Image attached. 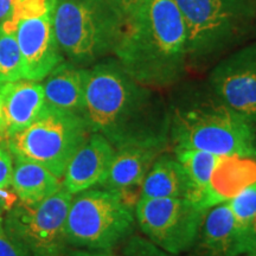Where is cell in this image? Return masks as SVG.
Here are the masks:
<instances>
[{
    "instance_id": "19",
    "label": "cell",
    "mask_w": 256,
    "mask_h": 256,
    "mask_svg": "<svg viewBox=\"0 0 256 256\" xmlns=\"http://www.w3.org/2000/svg\"><path fill=\"white\" fill-rule=\"evenodd\" d=\"M188 190V178L182 165L174 156L162 152L147 172L139 198L186 197Z\"/></svg>"
},
{
    "instance_id": "28",
    "label": "cell",
    "mask_w": 256,
    "mask_h": 256,
    "mask_svg": "<svg viewBox=\"0 0 256 256\" xmlns=\"http://www.w3.org/2000/svg\"><path fill=\"white\" fill-rule=\"evenodd\" d=\"M64 256H121L114 254L113 252H98V250H86V249H74L68 250Z\"/></svg>"
},
{
    "instance_id": "24",
    "label": "cell",
    "mask_w": 256,
    "mask_h": 256,
    "mask_svg": "<svg viewBox=\"0 0 256 256\" xmlns=\"http://www.w3.org/2000/svg\"><path fill=\"white\" fill-rule=\"evenodd\" d=\"M0 256H32L31 252L8 232L2 212H0Z\"/></svg>"
},
{
    "instance_id": "6",
    "label": "cell",
    "mask_w": 256,
    "mask_h": 256,
    "mask_svg": "<svg viewBox=\"0 0 256 256\" xmlns=\"http://www.w3.org/2000/svg\"><path fill=\"white\" fill-rule=\"evenodd\" d=\"M90 133L82 116L46 104L34 122L5 139V147L16 158L40 164L62 180L70 159Z\"/></svg>"
},
{
    "instance_id": "12",
    "label": "cell",
    "mask_w": 256,
    "mask_h": 256,
    "mask_svg": "<svg viewBox=\"0 0 256 256\" xmlns=\"http://www.w3.org/2000/svg\"><path fill=\"white\" fill-rule=\"evenodd\" d=\"M164 151L154 147L128 146L118 148L107 174L98 185L134 206L154 160Z\"/></svg>"
},
{
    "instance_id": "17",
    "label": "cell",
    "mask_w": 256,
    "mask_h": 256,
    "mask_svg": "<svg viewBox=\"0 0 256 256\" xmlns=\"http://www.w3.org/2000/svg\"><path fill=\"white\" fill-rule=\"evenodd\" d=\"M86 75L87 68L69 60L60 63L42 81L46 104L83 118Z\"/></svg>"
},
{
    "instance_id": "31",
    "label": "cell",
    "mask_w": 256,
    "mask_h": 256,
    "mask_svg": "<svg viewBox=\"0 0 256 256\" xmlns=\"http://www.w3.org/2000/svg\"><path fill=\"white\" fill-rule=\"evenodd\" d=\"M254 156L256 158V133H255V142H254Z\"/></svg>"
},
{
    "instance_id": "26",
    "label": "cell",
    "mask_w": 256,
    "mask_h": 256,
    "mask_svg": "<svg viewBox=\"0 0 256 256\" xmlns=\"http://www.w3.org/2000/svg\"><path fill=\"white\" fill-rule=\"evenodd\" d=\"M18 200V196L12 190V188H10V186H0V212H8V210H11L14 208V206Z\"/></svg>"
},
{
    "instance_id": "22",
    "label": "cell",
    "mask_w": 256,
    "mask_h": 256,
    "mask_svg": "<svg viewBox=\"0 0 256 256\" xmlns=\"http://www.w3.org/2000/svg\"><path fill=\"white\" fill-rule=\"evenodd\" d=\"M57 0H14L12 20L18 23L25 19L52 16Z\"/></svg>"
},
{
    "instance_id": "2",
    "label": "cell",
    "mask_w": 256,
    "mask_h": 256,
    "mask_svg": "<svg viewBox=\"0 0 256 256\" xmlns=\"http://www.w3.org/2000/svg\"><path fill=\"white\" fill-rule=\"evenodd\" d=\"M113 55L146 87L180 81L188 64L186 30L174 0H140L124 17Z\"/></svg>"
},
{
    "instance_id": "21",
    "label": "cell",
    "mask_w": 256,
    "mask_h": 256,
    "mask_svg": "<svg viewBox=\"0 0 256 256\" xmlns=\"http://www.w3.org/2000/svg\"><path fill=\"white\" fill-rule=\"evenodd\" d=\"M23 78V60L16 32L0 26V84Z\"/></svg>"
},
{
    "instance_id": "4",
    "label": "cell",
    "mask_w": 256,
    "mask_h": 256,
    "mask_svg": "<svg viewBox=\"0 0 256 256\" xmlns=\"http://www.w3.org/2000/svg\"><path fill=\"white\" fill-rule=\"evenodd\" d=\"M124 24L110 0H57L55 37L64 57L86 68L114 52Z\"/></svg>"
},
{
    "instance_id": "8",
    "label": "cell",
    "mask_w": 256,
    "mask_h": 256,
    "mask_svg": "<svg viewBox=\"0 0 256 256\" xmlns=\"http://www.w3.org/2000/svg\"><path fill=\"white\" fill-rule=\"evenodd\" d=\"M72 196L62 185L40 203L18 200L4 214L6 229L32 256H64L69 247L66 222Z\"/></svg>"
},
{
    "instance_id": "10",
    "label": "cell",
    "mask_w": 256,
    "mask_h": 256,
    "mask_svg": "<svg viewBox=\"0 0 256 256\" xmlns=\"http://www.w3.org/2000/svg\"><path fill=\"white\" fill-rule=\"evenodd\" d=\"M208 87L230 110L256 126V43L220 60L209 74Z\"/></svg>"
},
{
    "instance_id": "34",
    "label": "cell",
    "mask_w": 256,
    "mask_h": 256,
    "mask_svg": "<svg viewBox=\"0 0 256 256\" xmlns=\"http://www.w3.org/2000/svg\"><path fill=\"white\" fill-rule=\"evenodd\" d=\"M170 256H172V255H170Z\"/></svg>"
},
{
    "instance_id": "11",
    "label": "cell",
    "mask_w": 256,
    "mask_h": 256,
    "mask_svg": "<svg viewBox=\"0 0 256 256\" xmlns=\"http://www.w3.org/2000/svg\"><path fill=\"white\" fill-rule=\"evenodd\" d=\"M16 38L23 60V78L42 82L66 60L54 32L52 16L18 22Z\"/></svg>"
},
{
    "instance_id": "32",
    "label": "cell",
    "mask_w": 256,
    "mask_h": 256,
    "mask_svg": "<svg viewBox=\"0 0 256 256\" xmlns=\"http://www.w3.org/2000/svg\"><path fill=\"white\" fill-rule=\"evenodd\" d=\"M243 256H256V254H248V255H243Z\"/></svg>"
},
{
    "instance_id": "9",
    "label": "cell",
    "mask_w": 256,
    "mask_h": 256,
    "mask_svg": "<svg viewBox=\"0 0 256 256\" xmlns=\"http://www.w3.org/2000/svg\"><path fill=\"white\" fill-rule=\"evenodd\" d=\"M206 211L186 197L139 198L134 204L136 226L142 232L172 256L194 247Z\"/></svg>"
},
{
    "instance_id": "30",
    "label": "cell",
    "mask_w": 256,
    "mask_h": 256,
    "mask_svg": "<svg viewBox=\"0 0 256 256\" xmlns=\"http://www.w3.org/2000/svg\"><path fill=\"white\" fill-rule=\"evenodd\" d=\"M2 130H4V118H2V104H0V136H2Z\"/></svg>"
},
{
    "instance_id": "14",
    "label": "cell",
    "mask_w": 256,
    "mask_h": 256,
    "mask_svg": "<svg viewBox=\"0 0 256 256\" xmlns=\"http://www.w3.org/2000/svg\"><path fill=\"white\" fill-rule=\"evenodd\" d=\"M4 130L2 140L26 128L40 116L44 107V89L42 82L20 78L0 84Z\"/></svg>"
},
{
    "instance_id": "33",
    "label": "cell",
    "mask_w": 256,
    "mask_h": 256,
    "mask_svg": "<svg viewBox=\"0 0 256 256\" xmlns=\"http://www.w3.org/2000/svg\"><path fill=\"white\" fill-rule=\"evenodd\" d=\"M2 136H0V144H2Z\"/></svg>"
},
{
    "instance_id": "13",
    "label": "cell",
    "mask_w": 256,
    "mask_h": 256,
    "mask_svg": "<svg viewBox=\"0 0 256 256\" xmlns=\"http://www.w3.org/2000/svg\"><path fill=\"white\" fill-rule=\"evenodd\" d=\"M115 147L101 134L90 133L66 165L62 185L72 194L98 186L107 174Z\"/></svg>"
},
{
    "instance_id": "20",
    "label": "cell",
    "mask_w": 256,
    "mask_h": 256,
    "mask_svg": "<svg viewBox=\"0 0 256 256\" xmlns=\"http://www.w3.org/2000/svg\"><path fill=\"white\" fill-rule=\"evenodd\" d=\"M228 203L247 254H256V182L243 188Z\"/></svg>"
},
{
    "instance_id": "5",
    "label": "cell",
    "mask_w": 256,
    "mask_h": 256,
    "mask_svg": "<svg viewBox=\"0 0 256 256\" xmlns=\"http://www.w3.org/2000/svg\"><path fill=\"white\" fill-rule=\"evenodd\" d=\"M134 206L104 188H88L72 196L66 222L69 247L113 252L134 234Z\"/></svg>"
},
{
    "instance_id": "27",
    "label": "cell",
    "mask_w": 256,
    "mask_h": 256,
    "mask_svg": "<svg viewBox=\"0 0 256 256\" xmlns=\"http://www.w3.org/2000/svg\"><path fill=\"white\" fill-rule=\"evenodd\" d=\"M110 2L119 10L124 17H126L132 12V10L136 8L140 0H110Z\"/></svg>"
},
{
    "instance_id": "23",
    "label": "cell",
    "mask_w": 256,
    "mask_h": 256,
    "mask_svg": "<svg viewBox=\"0 0 256 256\" xmlns=\"http://www.w3.org/2000/svg\"><path fill=\"white\" fill-rule=\"evenodd\" d=\"M121 256H170L151 241L139 235L128 238L122 244Z\"/></svg>"
},
{
    "instance_id": "1",
    "label": "cell",
    "mask_w": 256,
    "mask_h": 256,
    "mask_svg": "<svg viewBox=\"0 0 256 256\" xmlns=\"http://www.w3.org/2000/svg\"><path fill=\"white\" fill-rule=\"evenodd\" d=\"M83 119L115 150L140 146L165 151L168 145V104L136 81L116 58L87 68Z\"/></svg>"
},
{
    "instance_id": "16",
    "label": "cell",
    "mask_w": 256,
    "mask_h": 256,
    "mask_svg": "<svg viewBox=\"0 0 256 256\" xmlns=\"http://www.w3.org/2000/svg\"><path fill=\"white\" fill-rule=\"evenodd\" d=\"M174 152L186 174L188 200L204 210L224 202L214 188L212 178L224 160L229 158L194 148H177Z\"/></svg>"
},
{
    "instance_id": "15",
    "label": "cell",
    "mask_w": 256,
    "mask_h": 256,
    "mask_svg": "<svg viewBox=\"0 0 256 256\" xmlns=\"http://www.w3.org/2000/svg\"><path fill=\"white\" fill-rule=\"evenodd\" d=\"M197 242L206 256L248 255L228 200L206 211Z\"/></svg>"
},
{
    "instance_id": "7",
    "label": "cell",
    "mask_w": 256,
    "mask_h": 256,
    "mask_svg": "<svg viewBox=\"0 0 256 256\" xmlns=\"http://www.w3.org/2000/svg\"><path fill=\"white\" fill-rule=\"evenodd\" d=\"M186 30L188 62L215 56L249 28L255 10L247 0H174Z\"/></svg>"
},
{
    "instance_id": "29",
    "label": "cell",
    "mask_w": 256,
    "mask_h": 256,
    "mask_svg": "<svg viewBox=\"0 0 256 256\" xmlns=\"http://www.w3.org/2000/svg\"><path fill=\"white\" fill-rule=\"evenodd\" d=\"M14 0H0V23L11 18Z\"/></svg>"
},
{
    "instance_id": "25",
    "label": "cell",
    "mask_w": 256,
    "mask_h": 256,
    "mask_svg": "<svg viewBox=\"0 0 256 256\" xmlns=\"http://www.w3.org/2000/svg\"><path fill=\"white\" fill-rule=\"evenodd\" d=\"M14 156L6 147L0 146V186L11 188Z\"/></svg>"
},
{
    "instance_id": "18",
    "label": "cell",
    "mask_w": 256,
    "mask_h": 256,
    "mask_svg": "<svg viewBox=\"0 0 256 256\" xmlns=\"http://www.w3.org/2000/svg\"><path fill=\"white\" fill-rule=\"evenodd\" d=\"M60 186V179L46 168L31 160L14 156L11 188L20 202L40 203L55 194Z\"/></svg>"
},
{
    "instance_id": "3",
    "label": "cell",
    "mask_w": 256,
    "mask_h": 256,
    "mask_svg": "<svg viewBox=\"0 0 256 256\" xmlns=\"http://www.w3.org/2000/svg\"><path fill=\"white\" fill-rule=\"evenodd\" d=\"M168 144L226 158L254 156L256 126L230 110L209 87H186L172 96Z\"/></svg>"
}]
</instances>
